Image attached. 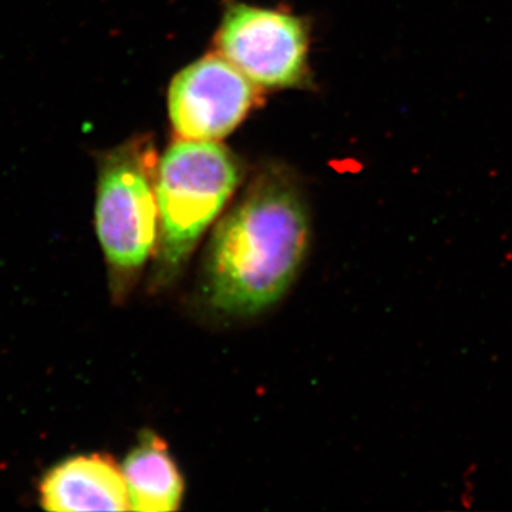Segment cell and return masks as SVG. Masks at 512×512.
<instances>
[{
  "instance_id": "cell-3",
  "label": "cell",
  "mask_w": 512,
  "mask_h": 512,
  "mask_svg": "<svg viewBox=\"0 0 512 512\" xmlns=\"http://www.w3.org/2000/svg\"><path fill=\"white\" fill-rule=\"evenodd\" d=\"M156 174V153L143 138L127 141L99 160L94 222L116 279L138 274L156 248Z\"/></svg>"
},
{
  "instance_id": "cell-5",
  "label": "cell",
  "mask_w": 512,
  "mask_h": 512,
  "mask_svg": "<svg viewBox=\"0 0 512 512\" xmlns=\"http://www.w3.org/2000/svg\"><path fill=\"white\" fill-rule=\"evenodd\" d=\"M256 84L224 56H207L174 77L168 110L175 133L187 140H220L247 117Z\"/></svg>"
},
{
  "instance_id": "cell-4",
  "label": "cell",
  "mask_w": 512,
  "mask_h": 512,
  "mask_svg": "<svg viewBox=\"0 0 512 512\" xmlns=\"http://www.w3.org/2000/svg\"><path fill=\"white\" fill-rule=\"evenodd\" d=\"M221 55L256 86L292 87L305 79L308 30L296 16L231 6L217 37Z\"/></svg>"
},
{
  "instance_id": "cell-7",
  "label": "cell",
  "mask_w": 512,
  "mask_h": 512,
  "mask_svg": "<svg viewBox=\"0 0 512 512\" xmlns=\"http://www.w3.org/2000/svg\"><path fill=\"white\" fill-rule=\"evenodd\" d=\"M131 511L165 512L180 508L184 484L167 447L156 434L141 436L124 461Z\"/></svg>"
},
{
  "instance_id": "cell-6",
  "label": "cell",
  "mask_w": 512,
  "mask_h": 512,
  "mask_svg": "<svg viewBox=\"0 0 512 512\" xmlns=\"http://www.w3.org/2000/svg\"><path fill=\"white\" fill-rule=\"evenodd\" d=\"M47 511L131 510L123 470L107 456H77L57 464L39 487Z\"/></svg>"
},
{
  "instance_id": "cell-1",
  "label": "cell",
  "mask_w": 512,
  "mask_h": 512,
  "mask_svg": "<svg viewBox=\"0 0 512 512\" xmlns=\"http://www.w3.org/2000/svg\"><path fill=\"white\" fill-rule=\"evenodd\" d=\"M309 241L305 204L284 173L252 181L215 229L207 258V295L229 315H255L292 285Z\"/></svg>"
},
{
  "instance_id": "cell-2",
  "label": "cell",
  "mask_w": 512,
  "mask_h": 512,
  "mask_svg": "<svg viewBox=\"0 0 512 512\" xmlns=\"http://www.w3.org/2000/svg\"><path fill=\"white\" fill-rule=\"evenodd\" d=\"M238 158L214 140H181L158 163V256L178 268L224 210L241 180Z\"/></svg>"
}]
</instances>
